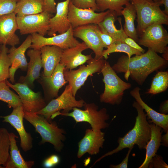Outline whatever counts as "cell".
Masks as SVG:
<instances>
[{
	"label": "cell",
	"instance_id": "ee69618b",
	"mask_svg": "<svg viewBox=\"0 0 168 168\" xmlns=\"http://www.w3.org/2000/svg\"><path fill=\"white\" fill-rule=\"evenodd\" d=\"M159 113L163 114H167L168 113V100H166L161 104L159 109Z\"/></svg>",
	"mask_w": 168,
	"mask_h": 168
},
{
	"label": "cell",
	"instance_id": "603a6c76",
	"mask_svg": "<svg viewBox=\"0 0 168 168\" xmlns=\"http://www.w3.org/2000/svg\"><path fill=\"white\" fill-rule=\"evenodd\" d=\"M63 49L57 46L46 45L40 49L41 57L44 69L43 76L49 77L60 63Z\"/></svg>",
	"mask_w": 168,
	"mask_h": 168
},
{
	"label": "cell",
	"instance_id": "f6af8a7d",
	"mask_svg": "<svg viewBox=\"0 0 168 168\" xmlns=\"http://www.w3.org/2000/svg\"><path fill=\"white\" fill-rule=\"evenodd\" d=\"M161 142L163 146L167 147H168V131L166 133L162 135L161 138Z\"/></svg>",
	"mask_w": 168,
	"mask_h": 168
},
{
	"label": "cell",
	"instance_id": "d4e9b609",
	"mask_svg": "<svg viewBox=\"0 0 168 168\" xmlns=\"http://www.w3.org/2000/svg\"><path fill=\"white\" fill-rule=\"evenodd\" d=\"M140 90L139 87H136L130 91V94L144 110L147 119H151L150 122L161 127L165 132H166L168 131V115L158 112L149 106L142 99Z\"/></svg>",
	"mask_w": 168,
	"mask_h": 168
},
{
	"label": "cell",
	"instance_id": "e0dca14e",
	"mask_svg": "<svg viewBox=\"0 0 168 168\" xmlns=\"http://www.w3.org/2000/svg\"><path fill=\"white\" fill-rule=\"evenodd\" d=\"M104 133L96 131L92 128L86 130L85 135L78 143L77 156L82 157L86 153L91 155L99 153L100 149L103 147L105 141Z\"/></svg>",
	"mask_w": 168,
	"mask_h": 168
},
{
	"label": "cell",
	"instance_id": "7402d4cb",
	"mask_svg": "<svg viewBox=\"0 0 168 168\" xmlns=\"http://www.w3.org/2000/svg\"><path fill=\"white\" fill-rule=\"evenodd\" d=\"M65 68L64 65L59 63L50 76L42 77V81L47 91L46 99L49 102L58 96L59 90L68 83L63 74Z\"/></svg>",
	"mask_w": 168,
	"mask_h": 168
},
{
	"label": "cell",
	"instance_id": "277c9868",
	"mask_svg": "<svg viewBox=\"0 0 168 168\" xmlns=\"http://www.w3.org/2000/svg\"><path fill=\"white\" fill-rule=\"evenodd\" d=\"M100 73L103 76L105 88L100 96V101L111 105L120 104L124 91L131 88V84L121 79L106 60Z\"/></svg>",
	"mask_w": 168,
	"mask_h": 168
},
{
	"label": "cell",
	"instance_id": "9a60e30c",
	"mask_svg": "<svg viewBox=\"0 0 168 168\" xmlns=\"http://www.w3.org/2000/svg\"><path fill=\"white\" fill-rule=\"evenodd\" d=\"M74 37L79 38L85 44L88 49L92 50L96 58H103L102 53L105 48L96 32L95 24L82 26L73 29Z\"/></svg>",
	"mask_w": 168,
	"mask_h": 168
},
{
	"label": "cell",
	"instance_id": "5bb4252c",
	"mask_svg": "<svg viewBox=\"0 0 168 168\" xmlns=\"http://www.w3.org/2000/svg\"><path fill=\"white\" fill-rule=\"evenodd\" d=\"M24 117V110L21 105L13 109L10 114L0 118L3 119V122L9 123L17 131L20 138V147L26 152L32 148L33 138L31 134L25 130L23 122Z\"/></svg>",
	"mask_w": 168,
	"mask_h": 168
},
{
	"label": "cell",
	"instance_id": "ac0fdd59",
	"mask_svg": "<svg viewBox=\"0 0 168 168\" xmlns=\"http://www.w3.org/2000/svg\"><path fill=\"white\" fill-rule=\"evenodd\" d=\"M18 30L16 15L14 12L0 16V44L15 46L20 43L16 34Z\"/></svg>",
	"mask_w": 168,
	"mask_h": 168
},
{
	"label": "cell",
	"instance_id": "7c38bea8",
	"mask_svg": "<svg viewBox=\"0 0 168 168\" xmlns=\"http://www.w3.org/2000/svg\"><path fill=\"white\" fill-rule=\"evenodd\" d=\"M73 30L71 26L65 32L49 37H45L37 33L33 34L31 35L32 44L30 48L40 49L45 46L54 45L64 49L74 47L80 42L75 38Z\"/></svg>",
	"mask_w": 168,
	"mask_h": 168
},
{
	"label": "cell",
	"instance_id": "ffe728a7",
	"mask_svg": "<svg viewBox=\"0 0 168 168\" xmlns=\"http://www.w3.org/2000/svg\"><path fill=\"white\" fill-rule=\"evenodd\" d=\"M118 16L115 12L110 11L97 25L102 32L112 37L115 43H124L128 36L123 30L121 18Z\"/></svg>",
	"mask_w": 168,
	"mask_h": 168
},
{
	"label": "cell",
	"instance_id": "e575fe53",
	"mask_svg": "<svg viewBox=\"0 0 168 168\" xmlns=\"http://www.w3.org/2000/svg\"><path fill=\"white\" fill-rule=\"evenodd\" d=\"M6 45L0 46V82L9 78V68L11 63L8 56L9 49Z\"/></svg>",
	"mask_w": 168,
	"mask_h": 168
},
{
	"label": "cell",
	"instance_id": "8d00e7d4",
	"mask_svg": "<svg viewBox=\"0 0 168 168\" xmlns=\"http://www.w3.org/2000/svg\"><path fill=\"white\" fill-rule=\"evenodd\" d=\"M76 7L81 8H90L95 11H98L96 0H70Z\"/></svg>",
	"mask_w": 168,
	"mask_h": 168
},
{
	"label": "cell",
	"instance_id": "d590c367",
	"mask_svg": "<svg viewBox=\"0 0 168 168\" xmlns=\"http://www.w3.org/2000/svg\"><path fill=\"white\" fill-rule=\"evenodd\" d=\"M17 0H0V16L14 12Z\"/></svg>",
	"mask_w": 168,
	"mask_h": 168
},
{
	"label": "cell",
	"instance_id": "bcb514c9",
	"mask_svg": "<svg viewBox=\"0 0 168 168\" xmlns=\"http://www.w3.org/2000/svg\"><path fill=\"white\" fill-rule=\"evenodd\" d=\"M158 3L160 6L161 4L164 5L165 9L163 11L166 14L168 15V0H161Z\"/></svg>",
	"mask_w": 168,
	"mask_h": 168
},
{
	"label": "cell",
	"instance_id": "3957f363",
	"mask_svg": "<svg viewBox=\"0 0 168 168\" xmlns=\"http://www.w3.org/2000/svg\"><path fill=\"white\" fill-rule=\"evenodd\" d=\"M24 118L32 124L40 134L41 138L40 144L48 142L53 146L56 151H61L63 147V142L66 139V132L58 127L56 122H49L44 116L35 112L24 111Z\"/></svg>",
	"mask_w": 168,
	"mask_h": 168
},
{
	"label": "cell",
	"instance_id": "f546056e",
	"mask_svg": "<svg viewBox=\"0 0 168 168\" xmlns=\"http://www.w3.org/2000/svg\"><path fill=\"white\" fill-rule=\"evenodd\" d=\"M9 134L6 128L0 127V168H6L10 158Z\"/></svg>",
	"mask_w": 168,
	"mask_h": 168
},
{
	"label": "cell",
	"instance_id": "30bf717a",
	"mask_svg": "<svg viewBox=\"0 0 168 168\" xmlns=\"http://www.w3.org/2000/svg\"><path fill=\"white\" fill-rule=\"evenodd\" d=\"M51 14L46 12L22 16H16L18 30L21 35L35 33L44 36L49 29Z\"/></svg>",
	"mask_w": 168,
	"mask_h": 168
},
{
	"label": "cell",
	"instance_id": "52a82bcc",
	"mask_svg": "<svg viewBox=\"0 0 168 168\" xmlns=\"http://www.w3.org/2000/svg\"><path fill=\"white\" fill-rule=\"evenodd\" d=\"M106 60L103 58H92L87 61V65H81L77 70H69L65 68L64 78L71 87L74 96H75L77 91L84 84L89 76L96 73H100Z\"/></svg>",
	"mask_w": 168,
	"mask_h": 168
},
{
	"label": "cell",
	"instance_id": "4fadbf2b",
	"mask_svg": "<svg viewBox=\"0 0 168 168\" xmlns=\"http://www.w3.org/2000/svg\"><path fill=\"white\" fill-rule=\"evenodd\" d=\"M110 11L108 10L96 13L91 9L77 7L70 1L68 6V19L73 29L86 25H98Z\"/></svg>",
	"mask_w": 168,
	"mask_h": 168
},
{
	"label": "cell",
	"instance_id": "ba28073f",
	"mask_svg": "<svg viewBox=\"0 0 168 168\" xmlns=\"http://www.w3.org/2000/svg\"><path fill=\"white\" fill-rule=\"evenodd\" d=\"M85 103L82 100H76L72 95L71 87L68 84L59 96L52 100L44 108L36 113L44 116L50 122L54 115L61 110H63L62 113H68L74 107L84 106Z\"/></svg>",
	"mask_w": 168,
	"mask_h": 168
},
{
	"label": "cell",
	"instance_id": "7bdbcfd3",
	"mask_svg": "<svg viewBox=\"0 0 168 168\" xmlns=\"http://www.w3.org/2000/svg\"><path fill=\"white\" fill-rule=\"evenodd\" d=\"M133 147L134 146H132L128 148L129 149L125 157L120 164L117 165H110V167L111 168H127L129 156Z\"/></svg>",
	"mask_w": 168,
	"mask_h": 168
},
{
	"label": "cell",
	"instance_id": "8fae6325",
	"mask_svg": "<svg viewBox=\"0 0 168 168\" xmlns=\"http://www.w3.org/2000/svg\"><path fill=\"white\" fill-rule=\"evenodd\" d=\"M5 81L7 84L18 94L24 111L36 113L46 105V102L40 92H34L24 83L18 82L13 84L7 79Z\"/></svg>",
	"mask_w": 168,
	"mask_h": 168
},
{
	"label": "cell",
	"instance_id": "f35d334b",
	"mask_svg": "<svg viewBox=\"0 0 168 168\" xmlns=\"http://www.w3.org/2000/svg\"><path fill=\"white\" fill-rule=\"evenodd\" d=\"M95 26L96 32L105 48L115 43V41L112 37L107 34L102 32L99 29L97 25L95 24Z\"/></svg>",
	"mask_w": 168,
	"mask_h": 168
},
{
	"label": "cell",
	"instance_id": "681fc988",
	"mask_svg": "<svg viewBox=\"0 0 168 168\" xmlns=\"http://www.w3.org/2000/svg\"><path fill=\"white\" fill-rule=\"evenodd\" d=\"M148 2H153L152 0H144Z\"/></svg>",
	"mask_w": 168,
	"mask_h": 168
},
{
	"label": "cell",
	"instance_id": "484cf974",
	"mask_svg": "<svg viewBox=\"0 0 168 168\" xmlns=\"http://www.w3.org/2000/svg\"><path fill=\"white\" fill-rule=\"evenodd\" d=\"M150 124L151 128V136L146 148L145 158L138 168H148L151 160L156 154L161 145L162 128L153 123Z\"/></svg>",
	"mask_w": 168,
	"mask_h": 168
},
{
	"label": "cell",
	"instance_id": "c3c4849f",
	"mask_svg": "<svg viewBox=\"0 0 168 168\" xmlns=\"http://www.w3.org/2000/svg\"><path fill=\"white\" fill-rule=\"evenodd\" d=\"M152 1L153 2H160V1H161V0H152Z\"/></svg>",
	"mask_w": 168,
	"mask_h": 168
},
{
	"label": "cell",
	"instance_id": "4dcf8cb0",
	"mask_svg": "<svg viewBox=\"0 0 168 168\" xmlns=\"http://www.w3.org/2000/svg\"><path fill=\"white\" fill-rule=\"evenodd\" d=\"M168 87V72L159 71L153 78L147 94L156 95L165 91Z\"/></svg>",
	"mask_w": 168,
	"mask_h": 168
},
{
	"label": "cell",
	"instance_id": "d6986e66",
	"mask_svg": "<svg viewBox=\"0 0 168 168\" xmlns=\"http://www.w3.org/2000/svg\"><path fill=\"white\" fill-rule=\"evenodd\" d=\"M70 1L65 0L57 3L55 15L49 19V29L47 33L49 36L55 35L56 32L63 33L71 26L68 16Z\"/></svg>",
	"mask_w": 168,
	"mask_h": 168
},
{
	"label": "cell",
	"instance_id": "7dc6e473",
	"mask_svg": "<svg viewBox=\"0 0 168 168\" xmlns=\"http://www.w3.org/2000/svg\"><path fill=\"white\" fill-rule=\"evenodd\" d=\"M162 54V58L166 61H168V47H167Z\"/></svg>",
	"mask_w": 168,
	"mask_h": 168
},
{
	"label": "cell",
	"instance_id": "836d02e7",
	"mask_svg": "<svg viewBox=\"0 0 168 168\" xmlns=\"http://www.w3.org/2000/svg\"><path fill=\"white\" fill-rule=\"evenodd\" d=\"M103 50L102 53L103 58L106 60L108 56L110 54L115 52H123L127 54L129 58L133 55H139L142 53L140 51L134 49L124 43H114Z\"/></svg>",
	"mask_w": 168,
	"mask_h": 168
},
{
	"label": "cell",
	"instance_id": "f907efd6",
	"mask_svg": "<svg viewBox=\"0 0 168 168\" xmlns=\"http://www.w3.org/2000/svg\"><path fill=\"white\" fill-rule=\"evenodd\" d=\"M0 52H1V51H0Z\"/></svg>",
	"mask_w": 168,
	"mask_h": 168
},
{
	"label": "cell",
	"instance_id": "9c48e42d",
	"mask_svg": "<svg viewBox=\"0 0 168 168\" xmlns=\"http://www.w3.org/2000/svg\"><path fill=\"white\" fill-rule=\"evenodd\" d=\"M138 44L156 53L162 54L168 47V33L163 25H152L139 36Z\"/></svg>",
	"mask_w": 168,
	"mask_h": 168
},
{
	"label": "cell",
	"instance_id": "cb8c5ba5",
	"mask_svg": "<svg viewBox=\"0 0 168 168\" xmlns=\"http://www.w3.org/2000/svg\"><path fill=\"white\" fill-rule=\"evenodd\" d=\"M27 55L30 60L28 63L27 74L20 77L19 82L25 83L31 88L34 81L39 77L42 67L40 50L31 49L27 51Z\"/></svg>",
	"mask_w": 168,
	"mask_h": 168
},
{
	"label": "cell",
	"instance_id": "2e32d148",
	"mask_svg": "<svg viewBox=\"0 0 168 168\" xmlns=\"http://www.w3.org/2000/svg\"><path fill=\"white\" fill-rule=\"evenodd\" d=\"M32 39L31 35H29L18 47L12 46L8 49V56L11 63L9 68V78L12 83H15V74L17 69L20 68L25 71L27 69L28 63L25 53L27 49L30 48Z\"/></svg>",
	"mask_w": 168,
	"mask_h": 168
},
{
	"label": "cell",
	"instance_id": "f1b7e54d",
	"mask_svg": "<svg viewBox=\"0 0 168 168\" xmlns=\"http://www.w3.org/2000/svg\"><path fill=\"white\" fill-rule=\"evenodd\" d=\"M43 0H17L14 12L17 16L35 14L43 12Z\"/></svg>",
	"mask_w": 168,
	"mask_h": 168
},
{
	"label": "cell",
	"instance_id": "4316f807",
	"mask_svg": "<svg viewBox=\"0 0 168 168\" xmlns=\"http://www.w3.org/2000/svg\"><path fill=\"white\" fill-rule=\"evenodd\" d=\"M10 158L6 168H31L35 162L26 161L21 156L16 144V138L18 137L13 133H9Z\"/></svg>",
	"mask_w": 168,
	"mask_h": 168
},
{
	"label": "cell",
	"instance_id": "60d3db41",
	"mask_svg": "<svg viewBox=\"0 0 168 168\" xmlns=\"http://www.w3.org/2000/svg\"><path fill=\"white\" fill-rule=\"evenodd\" d=\"M43 12L50 14L55 13L56 11V3L55 0H43Z\"/></svg>",
	"mask_w": 168,
	"mask_h": 168
},
{
	"label": "cell",
	"instance_id": "1f68e13d",
	"mask_svg": "<svg viewBox=\"0 0 168 168\" xmlns=\"http://www.w3.org/2000/svg\"><path fill=\"white\" fill-rule=\"evenodd\" d=\"M0 100L7 103L9 108L22 105L19 96L10 89L5 80L0 82Z\"/></svg>",
	"mask_w": 168,
	"mask_h": 168
},
{
	"label": "cell",
	"instance_id": "83f0119b",
	"mask_svg": "<svg viewBox=\"0 0 168 168\" xmlns=\"http://www.w3.org/2000/svg\"><path fill=\"white\" fill-rule=\"evenodd\" d=\"M125 21L123 27L127 36L138 42L139 36L135 27L134 22L137 15L135 7L131 2L125 5L121 12Z\"/></svg>",
	"mask_w": 168,
	"mask_h": 168
},
{
	"label": "cell",
	"instance_id": "5b68a950",
	"mask_svg": "<svg viewBox=\"0 0 168 168\" xmlns=\"http://www.w3.org/2000/svg\"><path fill=\"white\" fill-rule=\"evenodd\" d=\"M136 12L137 23L136 28L139 36L146 28L155 24H168V15L160 8L158 2L144 0H130Z\"/></svg>",
	"mask_w": 168,
	"mask_h": 168
},
{
	"label": "cell",
	"instance_id": "ab89813d",
	"mask_svg": "<svg viewBox=\"0 0 168 168\" xmlns=\"http://www.w3.org/2000/svg\"><path fill=\"white\" fill-rule=\"evenodd\" d=\"M59 156L56 155H52L44 160L43 166L46 168H50L57 165L59 162Z\"/></svg>",
	"mask_w": 168,
	"mask_h": 168
},
{
	"label": "cell",
	"instance_id": "8992f818",
	"mask_svg": "<svg viewBox=\"0 0 168 168\" xmlns=\"http://www.w3.org/2000/svg\"><path fill=\"white\" fill-rule=\"evenodd\" d=\"M84 110L77 107H74L71 112L62 113L60 112L56 113L53 116L55 117L62 115L72 117L76 123L86 122L91 126L95 131H101L109 127V124L106 121L110 119L106 108H103L98 110L99 107L94 103H86L84 106Z\"/></svg>",
	"mask_w": 168,
	"mask_h": 168
},
{
	"label": "cell",
	"instance_id": "d6a6232c",
	"mask_svg": "<svg viewBox=\"0 0 168 168\" xmlns=\"http://www.w3.org/2000/svg\"><path fill=\"white\" fill-rule=\"evenodd\" d=\"M98 11L100 12L109 10L115 12L118 16L121 15V12L123 6L130 2V0H96Z\"/></svg>",
	"mask_w": 168,
	"mask_h": 168
},
{
	"label": "cell",
	"instance_id": "b9f144b4",
	"mask_svg": "<svg viewBox=\"0 0 168 168\" xmlns=\"http://www.w3.org/2000/svg\"><path fill=\"white\" fill-rule=\"evenodd\" d=\"M124 43H126L131 48L137 50L142 54L145 52V50L141 47L133 39L129 37L126 38Z\"/></svg>",
	"mask_w": 168,
	"mask_h": 168
},
{
	"label": "cell",
	"instance_id": "6da1fadb",
	"mask_svg": "<svg viewBox=\"0 0 168 168\" xmlns=\"http://www.w3.org/2000/svg\"><path fill=\"white\" fill-rule=\"evenodd\" d=\"M167 65V61L148 49L146 52L139 55L129 58L123 55L111 67L116 73H124L126 80H128L130 77L141 86L151 73L164 68Z\"/></svg>",
	"mask_w": 168,
	"mask_h": 168
},
{
	"label": "cell",
	"instance_id": "44dd1931",
	"mask_svg": "<svg viewBox=\"0 0 168 168\" xmlns=\"http://www.w3.org/2000/svg\"><path fill=\"white\" fill-rule=\"evenodd\" d=\"M88 49L83 42L74 47L63 49L60 63L69 70H72L83 64L92 58L91 54L85 55L82 53V51Z\"/></svg>",
	"mask_w": 168,
	"mask_h": 168
},
{
	"label": "cell",
	"instance_id": "7a4b0ae2",
	"mask_svg": "<svg viewBox=\"0 0 168 168\" xmlns=\"http://www.w3.org/2000/svg\"><path fill=\"white\" fill-rule=\"evenodd\" d=\"M132 106L136 109L138 113L134 127L124 137L119 138L117 141L119 145L116 148L102 155L95 161L93 166L107 156L117 153L124 148H128L135 145H137L140 150L146 149L150 138V124L147 121L146 114L140 105L135 101L133 102Z\"/></svg>",
	"mask_w": 168,
	"mask_h": 168
},
{
	"label": "cell",
	"instance_id": "74e56055",
	"mask_svg": "<svg viewBox=\"0 0 168 168\" xmlns=\"http://www.w3.org/2000/svg\"><path fill=\"white\" fill-rule=\"evenodd\" d=\"M149 168H168V166L160 155L156 154L152 158L148 165Z\"/></svg>",
	"mask_w": 168,
	"mask_h": 168
}]
</instances>
